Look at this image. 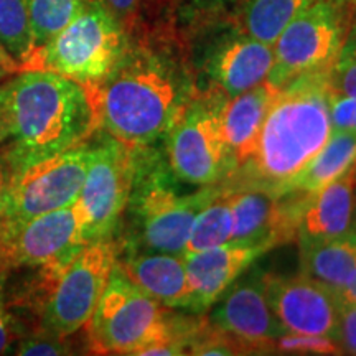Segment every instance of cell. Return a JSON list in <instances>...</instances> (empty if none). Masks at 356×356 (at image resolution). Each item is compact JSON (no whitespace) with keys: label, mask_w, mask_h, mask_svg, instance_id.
Returning <instances> with one entry per match:
<instances>
[{"label":"cell","mask_w":356,"mask_h":356,"mask_svg":"<svg viewBox=\"0 0 356 356\" xmlns=\"http://www.w3.org/2000/svg\"><path fill=\"white\" fill-rule=\"evenodd\" d=\"M0 118L12 139L10 170L84 142L97 127L91 89L48 70H25L0 86Z\"/></svg>","instance_id":"obj_1"},{"label":"cell","mask_w":356,"mask_h":356,"mask_svg":"<svg viewBox=\"0 0 356 356\" xmlns=\"http://www.w3.org/2000/svg\"><path fill=\"white\" fill-rule=\"evenodd\" d=\"M330 71L305 74L280 88L267 111L256 152L246 163L259 186L279 195L330 139Z\"/></svg>","instance_id":"obj_2"},{"label":"cell","mask_w":356,"mask_h":356,"mask_svg":"<svg viewBox=\"0 0 356 356\" xmlns=\"http://www.w3.org/2000/svg\"><path fill=\"white\" fill-rule=\"evenodd\" d=\"M89 89L97 126L132 149L152 144L167 134L185 106L170 74L149 63L114 70Z\"/></svg>","instance_id":"obj_3"},{"label":"cell","mask_w":356,"mask_h":356,"mask_svg":"<svg viewBox=\"0 0 356 356\" xmlns=\"http://www.w3.org/2000/svg\"><path fill=\"white\" fill-rule=\"evenodd\" d=\"M86 328L92 350L106 355H140L159 341L184 343L172 330L165 307L147 296L119 262Z\"/></svg>","instance_id":"obj_4"},{"label":"cell","mask_w":356,"mask_h":356,"mask_svg":"<svg viewBox=\"0 0 356 356\" xmlns=\"http://www.w3.org/2000/svg\"><path fill=\"white\" fill-rule=\"evenodd\" d=\"M122 38L118 19L99 0L83 10L38 53L35 70L63 74L83 86H96L115 70Z\"/></svg>","instance_id":"obj_5"},{"label":"cell","mask_w":356,"mask_h":356,"mask_svg":"<svg viewBox=\"0 0 356 356\" xmlns=\"http://www.w3.org/2000/svg\"><path fill=\"white\" fill-rule=\"evenodd\" d=\"M115 262V244L109 238L96 239L84 244L63 269L47 277L43 325L51 337L61 340L86 327Z\"/></svg>","instance_id":"obj_6"},{"label":"cell","mask_w":356,"mask_h":356,"mask_svg":"<svg viewBox=\"0 0 356 356\" xmlns=\"http://www.w3.org/2000/svg\"><path fill=\"white\" fill-rule=\"evenodd\" d=\"M341 0H320L286 25L274 42V66L269 81L284 88L293 79L323 73L335 66L345 43Z\"/></svg>","instance_id":"obj_7"},{"label":"cell","mask_w":356,"mask_h":356,"mask_svg":"<svg viewBox=\"0 0 356 356\" xmlns=\"http://www.w3.org/2000/svg\"><path fill=\"white\" fill-rule=\"evenodd\" d=\"M91 154L92 144L81 142L65 152L10 170L7 207L0 225H19L76 203Z\"/></svg>","instance_id":"obj_8"},{"label":"cell","mask_w":356,"mask_h":356,"mask_svg":"<svg viewBox=\"0 0 356 356\" xmlns=\"http://www.w3.org/2000/svg\"><path fill=\"white\" fill-rule=\"evenodd\" d=\"M88 243V218L78 202L19 225H0V259L38 267L44 279L63 269Z\"/></svg>","instance_id":"obj_9"},{"label":"cell","mask_w":356,"mask_h":356,"mask_svg":"<svg viewBox=\"0 0 356 356\" xmlns=\"http://www.w3.org/2000/svg\"><path fill=\"white\" fill-rule=\"evenodd\" d=\"M220 104H185L167 132L168 163L178 180L207 186L233 168L221 129Z\"/></svg>","instance_id":"obj_10"},{"label":"cell","mask_w":356,"mask_h":356,"mask_svg":"<svg viewBox=\"0 0 356 356\" xmlns=\"http://www.w3.org/2000/svg\"><path fill=\"white\" fill-rule=\"evenodd\" d=\"M136 150L114 137L92 144L78 203L88 218V239L109 238L126 210L136 181Z\"/></svg>","instance_id":"obj_11"},{"label":"cell","mask_w":356,"mask_h":356,"mask_svg":"<svg viewBox=\"0 0 356 356\" xmlns=\"http://www.w3.org/2000/svg\"><path fill=\"white\" fill-rule=\"evenodd\" d=\"M215 195L211 190L181 195L157 177L142 185L136 211L144 246L181 256L198 213Z\"/></svg>","instance_id":"obj_12"},{"label":"cell","mask_w":356,"mask_h":356,"mask_svg":"<svg viewBox=\"0 0 356 356\" xmlns=\"http://www.w3.org/2000/svg\"><path fill=\"white\" fill-rule=\"evenodd\" d=\"M264 282L269 304L287 333L322 335L338 343L340 310L332 289L304 273L264 274Z\"/></svg>","instance_id":"obj_13"},{"label":"cell","mask_w":356,"mask_h":356,"mask_svg":"<svg viewBox=\"0 0 356 356\" xmlns=\"http://www.w3.org/2000/svg\"><path fill=\"white\" fill-rule=\"evenodd\" d=\"M216 302L213 325L238 340L244 348H267L287 333L267 299L264 274L236 279Z\"/></svg>","instance_id":"obj_14"},{"label":"cell","mask_w":356,"mask_h":356,"mask_svg":"<svg viewBox=\"0 0 356 356\" xmlns=\"http://www.w3.org/2000/svg\"><path fill=\"white\" fill-rule=\"evenodd\" d=\"M266 251V248L228 243L184 257L191 286L188 310L203 312L210 309L226 289L241 277L244 270Z\"/></svg>","instance_id":"obj_15"},{"label":"cell","mask_w":356,"mask_h":356,"mask_svg":"<svg viewBox=\"0 0 356 356\" xmlns=\"http://www.w3.org/2000/svg\"><path fill=\"white\" fill-rule=\"evenodd\" d=\"M233 210V244L273 248L292 238L282 197L266 186L229 193Z\"/></svg>","instance_id":"obj_16"},{"label":"cell","mask_w":356,"mask_h":356,"mask_svg":"<svg viewBox=\"0 0 356 356\" xmlns=\"http://www.w3.org/2000/svg\"><path fill=\"white\" fill-rule=\"evenodd\" d=\"M356 207V167L302 200L299 241L335 238L351 228Z\"/></svg>","instance_id":"obj_17"},{"label":"cell","mask_w":356,"mask_h":356,"mask_svg":"<svg viewBox=\"0 0 356 356\" xmlns=\"http://www.w3.org/2000/svg\"><path fill=\"white\" fill-rule=\"evenodd\" d=\"M280 89L269 81L221 102V129L233 168L244 167L256 152L267 111Z\"/></svg>","instance_id":"obj_18"},{"label":"cell","mask_w":356,"mask_h":356,"mask_svg":"<svg viewBox=\"0 0 356 356\" xmlns=\"http://www.w3.org/2000/svg\"><path fill=\"white\" fill-rule=\"evenodd\" d=\"M122 269L147 296L165 309H188L191 286L185 259L180 254L150 251L131 256Z\"/></svg>","instance_id":"obj_19"},{"label":"cell","mask_w":356,"mask_h":356,"mask_svg":"<svg viewBox=\"0 0 356 356\" xmlns=\"http://www.w3.org/2000/svg\"><path fill=\"white\" fill-rule=\"evenodd\" d=\"M274 47L244 35L226 44L213 61V78L226 97L241 95L269 78Z\"/></svg>","instance_id":"obj_20"},{"label":"cell","mask_w":356,"mask_h":356,"mask_svg":"<svg viewBox=\"0 0 356 356\" xmlns=\"http://www.w3.org/2000/svg\"><path fill=\"white\" fill-rule=\"evenodd\" d=\"M302 273L338 293L356 275V233L300 241Z\"/></svg>","instance_id":"obj_21"},{"label":"cell","mask_w":356,"mask_h":356,"mask_svg":"<svg viewBox=\"0 0 356 356\" xmlns=\"http://www.w3.org/2000/svg\"><path fill=\"white\" fill-rule=\"evenodd\" d=\"M353 167H356V134L332 132L323 149L279 191V195L293 193L307 197Z\"/></svg>","instance_id":"obj_22"},{"label":"cell","mask_w":356,"mask_h":356,"mask_svg":"<svg viewBox=\"0 0 356 356\" xmlns=\"http://www.w3.org/2000/svg\"><path fill=\"white\" fill-rule=\"evenodd\" d=\"M32 25L26 0H0V68L20 73L35 68Z\"/></svg>","instance_id":"obj_23"},{"label":"cell","mask_w":356,"mask_h":356,"mask_svg":"<svg viewBox=\"0 0 356 356\" xmlns=\"http://www.w3.org/2000/svg\"><path fill=\"white\" fill-rule=\"evenodd\" d=\"M231 236H233V210H231L229 193H216L198 213L181 257L228 244Z\"/></svg>","instance_id":"obj_24"},{"label":"cell","mask_w":356,"mask_h":356,"mask_svg":"<svg viewBox=\"0 0 356 356\" xmlns=\"http://www.w3.org/2000/svg\"><path fill=\"white\" fill-rule=\"evenodd\" d=\"M320 0H249L244 12L246 35L274 44L286 25Z\"/></svg>","instance_id":"obj_25"},{"label":"cell","mask_w":356,"mask_h":356,"mask_svg":"<svg viewBox=\"0 0 356 356\" xmlns=\"http://www.w3.org/2000/svg\"><path fill=\"white\" fill-rule=\"evenodd\" d=\"M86 2L88 0H26L37 60L40 50L83 10Z\"/></svg>","instance_id":"obj_26"},{"label":"cell","mask_w":356,"mask_h":356,"mask_svg":"<svg viewBox=\"0 0 356 356\" xmlns=\"http://www.w3.org/2000/svg\"><path fill=\"white\" fill-rule=\"evenodd\" d=\"M274 348L280 353L293 355H343L341 346L335 340L322 335H302V333H284L274 341Z\"/></svg>","instance_id":"obj_27"},{"label":"cell","mask_w":356,"mask_h":356,"mask_svg":"<svg viewBox=\"0 0 356 356\" xmlns=\"http://www.w3.org/2000/svg\"><path fill=\"white\" fill-rule=\"evenodd\" d=\"M330 83V81H328ZM328 114L332 132L356 134V97L328 88Z\"/></svg>","instance_id":"obj_28"},{"label":"cell","mask_w":356,"mask_h":356,"mask_svg":"<svg viewBox=\"0 0 356 356\" xmlns=\"http://www.w3.org/2000/svg\"><path fill=\"white\" fill-rule=\"evenodd\" d=\"M338 310H340L338 345L341 346L343 353L356 355V305L338 297Z\"/></svg>","instance_id":"obj_29"},{"label":"cell","mask_w":356,"mask_h":356,"mask_svg":"<svg viewBox=\"0 0 356 356\" xmlns=\"http://www.w3.org/2000/svg\"><path fill=\"white\" fill-rule=\"evenodd\" d=\"M328 81L335 91L356 97V60H337Z\"/></svg>","instance_id":"obj_30"},{"label":"cell","mask_w":356,"mask_h":356,"mask_svg":"<svg viewBox=\"0 0 356 356\" xmlns=\"http://www.w3.org/2000/svg\"><path fill=\"white\" fill-rule=\"evenodd\" d=\"M68 353L65 345L56 340H47V338H33V340L24 341L17 350V355H63Z\"/></svg>","instance_id":"obj_31"},{"label":"cell","mask_w":356,"mask_h":356,"mask_svg":"<svg viewBox=\"0 0 356 356\" xmlns=\"http://www.w3.org/2000/svg\"><path fill=\"white\" fill-rule=\"evenodd\" d=\"M12 341V328H10V317H8L6 307L0 299V353H6V350L10 346Z\"/></svg>","instance_id":"obj_32"},{"label":"cell","mask_w":356,"mask_h":356,"mask_svg":"<svg viewBox=\"0 0 356 356\" xmlns=\"http://www.w3.org/2000/svg\"><path fill=\"white\" fill-rule=\"evenodd\" d=\"M8 181H10V170H8V165L3 163V160L0 159V220L3 218L7 207Z\"/></svg>","instance_id":"obj_33"},{"label":"cell","mask_w":356,"mask_h":356,"mask_svg":"<svg viewBox=\"0 0 356 356\" xmlns=\"http://www.w3.org/2000/svg\"><path fill=\"white\" fill-rule=\"evenodd\" d=\"M338 60H356V24L353 29H351L348 37L345 38V43L343 47H341Z\"/></svg>","instance_id":"obj_34"},{"label":"cell","mask_w":356,"mask_h":356,"mask_svg":"<svg viewBox=\"0 0 356 356\" xmlns=\"http://www.w3.org/2000/svg\"><path fill=\"white\" fill-rule=\"evenodd\" d=\"M114 15H127L134 10L137 0H106Z\"/></svg>","instance_id":"obj_35"},{"label":"cell","mask_w":356,"mask_h":356,"mask_svg":"<svg viewBox=\"0 0 356 356\" xmlns=\"http://www.w3.org/2000/svg\"><path fill=\"white\" fill-rule=\"evenodd\" d=\"M337 296L340 297L341 300L350 302V304H355L356 305V275L350 280L348 284H346L343 289H341L340 292L337 293Z\"/></svg>","instance_id":"obj_36"},{"label":"cell","mask_w":356,"mask_h":356,"mask_svg":"<svg viewBox=\"0 0 356 356\" xmlns=\"http://www.w3.org/2000/svg\"><path fill=\"white\" fill-rule=\"evenodd\" d=\"M231 2H234V0H191V3L202 10H215V8L228 6Z\"/></svg>","instance_id":"obj_37"},{"label":"cell","mask_w":356,"mask_h":356,"mask_svg":"<svg viewBox=\"0 0 356 356\" xmlns=\"http://www.w3.org/2000/svg\"><path fill=\"white\" fill-rule=\"evenodd\" d=\"M6 139H8V129L3 122V119L0 118V142H3Z\"/></svg>","instance_id":"obj_38"},{"label":"cell","mask_w":356,"mask_h":356,"mask_svg":"<svg viewBox=\"0 0 356 356\" xmlns=\"http://www.w3.org/2000/svg\"><path fill=\"white\" fill-rule=\"evenodd\" d=\"M351 231H355L356 233V207H355V213H353V221H351Z\"/></svg>","instance_id":"obj_39"}]
</instances>
